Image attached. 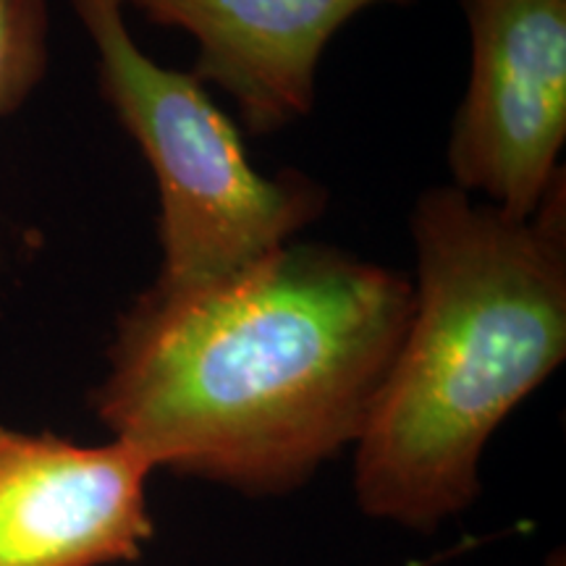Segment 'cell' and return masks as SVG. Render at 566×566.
<instances>
[{
	"mask_svg": "<svg viewBox=\"0 0 566 566\" xmlns=\"http://www.w3.org/2000/svg\"><path fill=\"white\" fill-rule=\"evenodd\" d=\"M412 239V315L354 443V501L428 535L475 506L485 446L566 357V184L527 218L433 187Z\"/></svg>",
	"mask_w": 566,
	"mask_h": 566,
	"instance_id": "cell-2",
	"label": "cell"
},
{
	"mask_svg": "<svg viewBox=\"0 0 566 566\" xmlns=\"http://www.w3.org/2000/svg\"><path fill=\"white\" fill-rule=\"evenodd\" d=\"M412 566H424V564H412ZM543 566H566V556H564V551L558 548V551H554V554H551L546 562H543Z\"/></svg>",
	"mask_w": 566,
	"mask_h": 566,
	"instance_id": "cell-8",
	"label": "cell"
},
{
	"mask_svg": "<svg viewBox=\"0 0 566 566\" xmlns=\"http://www.w3.org/2000/svg\"><path fill=\"white\" fill-rule=\"evenodd\" d=\"M97 51V84L150 163L160 195L155 292H192L242 273L294 242L328 208L323 184L263 176L229 116L192 74L134 42L124 0H69Z\"/></svg>",
	"mask_w": 566,
	"mask_h": 566,
	"instance_id": "cell-3",
	"label": "cell"
},
{
	"mask_svg": "<svg viewBox=\"0 0 566 566\" xmlns=\"http://www.w3.org/2000/svg\"><path fill=\"white\" fill-rule=\"evenodd\" d=\"M51 66L48 0H0V118L32 97Z\"/></svg>",
	"mask_w": 566,
	"mask_h": 566,
	"instance_id": "cell-7",
	"label": "cell"
},
{
	"mask_svg": "<svg viewBox=\"0 0 566 566\" xmlns=\"http://www.w3.org/2000/svg\"><path fill=\"white\" fill-rule=\"evenodd\" d=\"M150 459L0 424V566L137 564L155 535Z\"/></svg>",
	"mask_w": 566,
	"mask_h": 566,
	"instance_id": "cell-5",
	"label": "cell"
},
{
	"mask_svg": "<svg viewBox=\"0 0 566 566\" xmlns=\"http://www.w3.org/2000/svg\"><path fill=\"white\" fill-rule=\"evenodd\" d=\"M412 304L399 271L289 242L210 286L142 292L90 407L155 470L279 499L357 443Z\"/></svg>",
	"mask_w": 566,
	"mask_h": 566,
	"instance_id": "cell-1",
	"label": "cell"
},
{
	"mask_svg": "<svg viewBox=\"0 0 566 566\" xmlns=\"http://www.w3.org/2000/svg\"><path fill=\"white\" fill-rule=\"evenodd\" d=\"M472 69L449 134L451 184L514 218L564 179L566 0H464Z\"/></svg>",
	"mask_w": 566,
	"mask_h": 566,
	"instance_id": "cell-4",
	"label": "cell"
},
{
	"mask_svg": "<svg viewBox=\"0 0 566 566\" xmlns=\"http://www.w3.org/2000/svg\"><path fill=\"white\" fill-rule=\"evenodd\" d=\"M153 24L192 34V76L229 92L250 134L310 116L315 74L334 34L378 3L409 0H124Z\"/></svg>",
	"mask_w": 566,
	"mask_h": 566,
	"instance_id": "cell-6",
	"label": "cell"
}]
</instances>
